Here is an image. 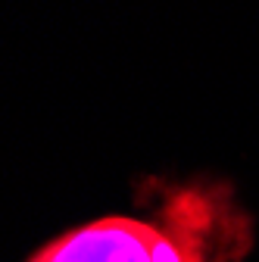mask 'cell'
Returning <instances> with one entry per match:
<instances>
[{
	"mask_svg": "<svg viewBox=\"0 0 259 262\" xmlns=\"http://www.w3.org/2000/svg\"><path fill=\"white\" fill-rule=\"evenodd\" d=\"M253 244L247 212L225 184L184 187L159 222L94 219L38 250L41 262H238Z\"/></svg>",
	"mask_w": 259,
	"mask_h": 262,
	"instance_id": "obj_1",
	"label": "cell"
},
{
	"mask_svg": "<svg viewBox=\"0 0 259 262\" xmlns=\"http://www.w3.org/2000/svg\"><path fill=\"white\" fill-rule=\"evenodd\" d=\"M28 262H41V259H38V253H31V256H28Z\"/></svg>",
	"mask_w": 259,
	"mask_h": 262,
	"instance_id": "obj_2",
	"label": "cell"
}]
</instances>
